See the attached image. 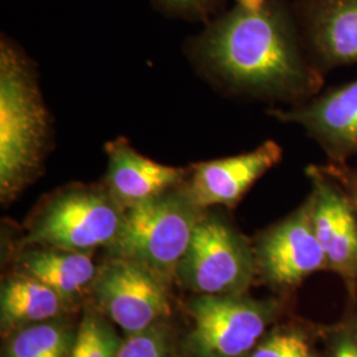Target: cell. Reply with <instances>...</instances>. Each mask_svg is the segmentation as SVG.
I'll list each match as a JSON object with an SVG mask.
<instances>
[{"label": "cell", "instance_id": "cell-7", "mask_svg": "<svg viewBox=\"0 0 357 357\" xmlns=\"http://www.w3.org/2000/svg\"><path fill=\"white\" fill-rule=\"evenodd\" d=\"M167 282L150 268L123 258H109L91 286L96 305L128 335L163 321L171 312Z\"/></svg>", "mask_w": 357, "mask_h": 357}, {"label": "cell", "instance_id": "cell-6", "mask_svg": "<svg viewBox=\"0 0 357 357\" xmlns=\"http://www.w3.org/2000/svg\"><path fill=\"white\" fill-rule=\"evenodd\" d=\"M191 357H243L261 342L274 315L271 303L243 295H197L188 303Z\"/></svg>", "mask_w": 357, "mask_h": 357}, {"label": "cell", "instance_id": "cell-16", "mask_svg": "<svg viewBox=\"0 0 357 357\" xmlns=\"http://www.w3.org/2000/svg\"><path fill=\"white\" fill-rule=\"evenodd\" d=\"M76 333L63 317L36 323L13 332L3 357H70Z\"/></svg>", "mask_w": 357, "mask_h": 357}, {"label": "cell", "instance_id": "cell-3", "mask_svg": "<svg viewBox=\"0 0 357 357\" xmlns=\"http://www.w3.org/2000/svg\"><path fill=\"white\" fill-rule=\"evenodd\" d=\"M184 184L126 208L116 237L105 248L109 258L138 262L167 283L176 278L178 262L205 211L193 203Z\"/></svg>", "mask_w": 357, "mask_h": 357}, {"label": "cell", "instance_id": "cell-19", "mask_svg": "<svg viewBox=\"0 0 357 357\" xmlns=\"http://www.w3.org/2000/svg\"><path fill=\"white\" fill-rule=\"evenodd\" d=\"M249 357H315L306 337L295 331H278L262 337Z\"/></svg>", "mask_w": 357, "mask_h": 357}, {"label": "cell", "instance_id": "cell-8", "mask_svg": "<svg viewBox=\"0 0 357 357\" xmlns=\"http://www.w3.org/2000/svg\"><path fill=\"white\" fill-rule=\"evenodd\" d=\"M253 250L257 273L280 289L294 287L311 274L327 268L314 230L308 197L291 215L261 231Z\"/></svg>", "mask_w": 357, "mask_h": 357}, {"label": "cell", "instance_id": "cell-12", "mask_svg": "<svg viewBox=\"0 0 357 357\" xmlns=\"http://www.w3.org/2000/svg\"><path fill=\"white\" fill-rule=\"evenodd\" d=\"M282 156L281 146L268 139L252 151L193 165L184 185L202 209L216 205L233 208Z\"/></svg>", "mask_w": 357, "mask_h": 357}, {"label": "cell", "instance_id": "cell-17", "mask_svg": "<svg viewBox=\"0 0 357 357\" xmlns=\"http://www.w3.org/2000/svg\"><path fill=\"white\" fill-rule=\"evenodd\" d=\"M122 340L109 318L88 308L77 328L70 357H115Z\"/></svg>", "mask_w": 357, "mask_h": 357}, {"label": "cell", "instance_id": "cell-4", "mask_svg": "<svg viewBox=\"0 0 357 357\" xmlns=\"http://www.w3.org/2000/svg\"><path fill=\"white\" fill-rule=\"evenodd\" d=\"M125 208L105 185L70 184L48 195L26 222L23 246L91 253L113 243Z\"/></svg>", "mask_w": 357, "mask_h": 357}, {"label": "cell", "instance_id": "cell-22", "mask_svg": "<svg viewBox=\"0 0 357 357\" xmlns=\"http://www.w3.org/2000/svg\"><path fill=\"white\" fill-rule=\"evenodd\" d=\"M332 357H357V344L349 337L342 339L333 349Z\"/></svg>", "mask_w": 357, "mask_h": 357}, {"label": "cell", "instance_id": "cell-11", "mask_svg": "<svg viewBox=\"0 0 357 357\" xmlns=\"http://www.w3.org/2000/svg\"><path fill=\"white\" fill-rule=\"evenodd\" d=\"M311 181L308 200L317 238L327 268L345 278H357V212L339 184L318 165L306 168Z\"/></svg>", "mask_w": 357, "mask_h": 357}, {"label": "cell", "instance_id": "cell-1", "mask_svg": "<svg viewBox=\"0 0 357 357\" xmlns=\"http://www.w3.org/2000/svg\"><path fill=\"white\" fill-rule=\"evenodd\" d=\"M193 50L218 84L243 97L298 105L324 85L326 75L301 38L293 0H233Z\"/></svg>", "mask_w": 357, "mask_h": 357}, {"label": "cell", "instance_id": "cell-2", "mask_svg": "<svg viewBox=\"0 0 357 357\" xmlns=\"http://www.w3.org/2000/svg\"><path fill=\"white\" fill-rule=\"evenodd\" d=\"M51 119L36 72L11 40L0 44V197L10 203L44 166Z\"/></svg>", "mask_w": 357, "mask_h": 357}, {"label": "cell", "instance_id": "cell-13", "mask_svg": "<svg viewBox=\"0 0 357 357\" xmlns=\"http://www.w3.org/2000/svg\"><path fill=\"white\" fill-rule=\"evenodd\" d=\"M103 185L125 209L181 187L190 169L166 166L138 153L125 138L107 142Z\"/></svg>", "mask_w": 357, "mask_h": 357}, {"label": "cell", "instance_id": "cell-15", "mask_svg": "<svg viewBox=\"0 0 357 357\" xmlns=\"http://www.w3.org/2000/svg\"><path fill=\"white\" fill-rule=\"evenodd\" d=\"M70 305L50 286L16 271L1 283V333L13 335L24 327L61 318Z\"/></svg>", "mask_w": 357, "mask_h": 357}, {"label": "cell", "instance_id": "cell-18", "mask_svg": "<svg viewBox=\"0 0 357 357\" xmlns=\"http://www.w3.org/2000/svg\"><path fill=\"white\" fill-rule=\"evenodd\" d=\"M115 357H175L172 336L165 320L128 335Z\"/></svg>", "mask_w": 357, "mask_h": 357}, {"label": "cell", "instance_id": "cell-10", "mask_svg": "<svg viewBox=\"0 0 357 357\" xmlns=\"http://www.w3.org/2000/svg\"><path fill=\"white\" fill-rule=\"evenodd\" d=\"M307 54L323 75L357 64V0H293Z\"/></svg>", "mask_w": 357, "mask_h": 357}, {"label": "cell", "instance_id": "cell-14", "mask_svg": "<svg viewBox=\"0 0 357 357\" xmlns=\"http://www.w3.org/2000/svg\"><path fill=\"white\" fill-rule=\"evenodd\" d=\"M16 261L17 271L45 283L69 305L91 290L98 273L91 253L45 246H23Z\"/></svg>", "mask_w": 357, "mask_h": 357}, {"label": "cell", "instance_id": "cell-20", "mask_svg": "<svg viewBox=\"0 0 357 357\" xmlns=\"http://www.w3.org/2000/svg\"><path fill=\"white\" fill-rule=\"evenodd\" d=\"M165 11L185 19H205L216 13L225 0H155Z\"/></svg>", "mask_w": 357, "mask_h": 357}, {"label": "cell", "instance_id": "cell-5", "mask_svg": "<svg viewBox=\"0 0 357 357\" xmlns=\"http://www.w3.org/2000/svg\"><path fill=\"white\" fill-rule=\"evenodd\" d=\"M255 273L253 246L228 218L204 211L178 262V281L199 295H243Z\"/></svg>", "mask_w": 357, "mask_h": 357}, {"label": "cell", "instance_id": "cell-21", "mask_svg": "<svg viewBox=\"0 0 357 357\" xmlns=\"http://www.w3.org/2000/svg\"><path fill=\"white\" fill-rule=\"evenodd\" d=\"M318 166L321 172H324L327 176H330L339 184V187L345 192L357 212V167L351 166L348 163L337 165L331 162Z\"/></svg>", "mask_w": 357, "mask_h": 357}, {"label": "cell", "instance_id": "cell-9", "mask_svg": "<svg viewBox=\"0 0 357 357\" xmlns=\"http://www.w3.org/2000/svg\"><path fill=\"white\" fill-rule=\"evenodd\" d=\"M268 114L303 128L331 163L344 165L357 156V77L289 109H271Z\"/></svg>", "mask_w": 357, "mask_h": 357}]
</instances>
